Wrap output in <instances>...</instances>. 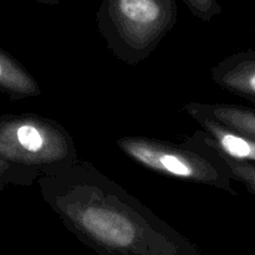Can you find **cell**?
Returning a JSON list of instances; mask_svg holds the SVG:
<instances>
[{
    "label": "cell",
    "mask_w": 255,
    "mask_h": 255,
    "mask_svg": "<svg viewBox=\"0 0 255 255\" xmlns=\"http://www.w3.org/2000/svg\"><path fill=\"white\" fill-rule=\"evenodd\" d=\"M39 171L16 166L0 159V192L9 184L15 186H31L40 176Z\"/></svg>",
    "instance_id": "cell-9"
},
{
    "label": "cell",
    "mask_w": 255,
    "mask_h": 255,
    "mask_svg": "<svg viewBox=\"0 0 255 255\" xmlns=\"http://www.w3.org/2000/svg\"><path fill=\"white\" fill-rule=\"evenodd\" d=\"M183 1L189 7L192 14L202 21L209 22L222 14L219 0H183Z\"/></svg>",
    "instance_id": "cell-11"
},
{
    "label": "cell",
    "mask_w": 255,
    "mask_h": 255,
    "mask_svg": "<svg viewBox=\"0 0 255 255\" xmlns=\"http://www.w3.org/2000/svg\"><path fill=\"white\" fill-rule=\"evenodd\" d=\"M177 22L176 0H102L97 29L115 57L136 66Z\"/></svg>",
    "instance_id": "cell-2"
},
{
    "label": "cell",
    "mask_w": 255,
    "mask_h": 255,
    "mask_svg": "<svg viewBox=\"0 0 255 255\" xmlns=\"http://www.w3.org/2000/svg\"><path fill=\"white\" fill-rule=\"evenodd\" d=\"M32 1L40 2V4H45V5H57L61 0H32Z\"/></svg>",
    "instance_id": "cell-12"
},
{
    "label": "cell",
    "mask_w": 255,
    "mask_h": 255,
    "mask_svg": "<svg viewBox=\"0 0 255 255\" xmlns=\"http://www.w3.org/2000/svg\"><path fill=\"white\" fill-rule=\"evenodd\" d=\"M0 94L11 100L31 99L41 89L31 74L17 60L0 47Z\"/></svg>",
    "instance_id": "cell-8"
},
{
    "label": "cell",
    "mask_w": 255,
    "mask_h": 255,
    "mask_svg": "<svg viewBox=\"0 0 255 255\" xmlns=\"http://www.w3.org/2000/svg\"><path fill=\"white\" fill-rule=\"evenodd\" d=\"M116 144L125 156L148 171L236 194L233 178L221 154L194 133L183 143L146 136H124Z\"/></svg>",
    "instance_id": "cell-3"
},
{
    "label": "cell",
    "mask_w": 255,
    "mask_h": 255,
    "mask_svg": "<svg viewBox=\"0 0 255 255\" xmlns=\"http://www.w3.org/2000/svg\"><path fill=\"white\" fill-rule=\"evenodd\" d=\"M0 159L40 173L79 159L71 134L52 120L35 114L0 116Z\"/></svg>",
    "instance_id": "cell-4"
},
{
    "label": "cell",
    "mask_w": 255,
    "mask_h": 255,
    "mask_svg": "<svg viewBox=\"0 0 255 255\" xmlns=\"http://www.w3.org/2000/svg\"><path fill=\"white\" fill-rule=\"evenodd\" d=\"M188 115L199 114L255 139V111L239 105L189 102L183 106Z\"/></svg>",
    "instance_id": "cell-7"
},
{
    "label": "cell",
    "mask_w": 255,
    "mask_h": 255,
    "mask_svg": "<svg viewBox=\"0 0 255 255\" xmlns=\"http://www.w3.org/2000/svg\"><path fill=\"white\" fill-rule=\"evenodd\" d=\"M212 80L234 95L255 105V51L233 54L213 66Z\"/></svg>",
    "instance_id": "cell-6"
},
{
    "label": "cell",
    "mask_w": 255,
    "mask_h": 255,
    "mask_svg": "<svg viewBox=\"0 0 255 255\" xmlns=\"http://www.w3.org/2000/svg\"><path fill=\"white\" fill-rule=\"evenodd\" d=\"M219 154L223 158L226 166L228 167V171L231 173V177L233 178V181L242 183L251 193L255 194V163L236 161V159L229 158V157L224 156L222 153Z\"/></svg>",
    "instance_id": "cell-10"
},
{
    "label": "cell",
    "mask_w": 255,
    "mask_h": 255,
    "mask_svg": "<svg viewBox=\"0 0 255 255\" xmlns=\"http://www.w3.org/2000/svg\"><path fill=\"white\" fill-rule=\"evenodd\" d=\"M202 127L194 132L199 139L232 159L255 163V139L237 132L204 115H189Z\"/></svg>",
    "instance_id": "cell-5"
},
{
    "label": "cell",
    "mask_w": 255,
    "mask_h": 255,
    "mask_svg": "<svg viewBox=\"0 0 255 255\" xmlns=\"http://www.w3.org/2000/svg\"><path fill=\"white\" fill-rule=\"evenodd\" d=\"M40 193L67 231L100 254L199 255L201 249L138 198L77 159L40 174Z\"/></svg>",
    "instance_id": "cell-1"
}]
</instances>
